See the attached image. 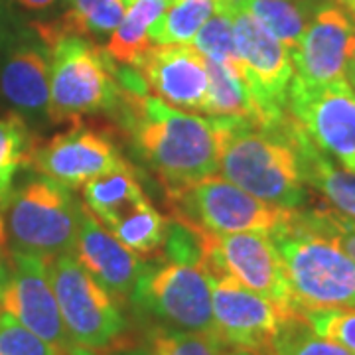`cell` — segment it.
Here are the masks:
<instances>
[{
    "label": "cell",
    "mask_w": 355,
    "mask_h": 355,
    "mask_svg": "<svg viewBox=\"0 0 355 355\" xmlns=\"http://www.w3.org/2000/svg\"><path fill=\"white\" fill-rule=\"evenodd\" d=\"M34 140L24 116L10 113L0 119V207L12 191L16 174L30 166Z\"/></svg>",
    "instance_id": "cell-27"
},
{
    "label": "cell",
    "mask_w": 355,
    "mask_h": 355,
    "mask_svg": "<svg viewBox=\"0 0 355 355\" xmlns=\"http://www.w3.org/2000/svg\"><path fill=\"white\" fill-rule=\"evenodd\" d=\"M342 6L355 18V0H347V2H343Z\"/></svg>",
    "instance_id": "cell-35"
},
{
    "label": "cell",
    "mask_w": 355,
    "mask_h": 355,
    "mask_svg": "<svg viewBox=\"0 0 355 355\" xmlns=\"http://www.w3.org/2000/svg\"><path fill=\"white\" fill-rule=\"evenodd\" d=\"M300 314L318 336L340 343L355 355V308H330Z\"/></svg>",
    "instance_id": "cell-31"
},
{
    "label": "cell",
    "mask_w": 355,
    "mask_h": 355,
    "mask_svg": "<svg viewBox=\"0 0 355 355\" xmlns=\"http://www.w3.org/2000/svg\"><path fill=\"white\" fill-rule=\"evenodd\" d=\"M51 288L76 347L114 354L127 343L128 322L119 300L81 266L73 253L46 259Z\"/></svg>",
    "instance_id": "cell-6"
},
{
    "label": "cell",
    "mask_w": 355,
    "mask_h": 355,
    "mask_svg": "<svg viewBox=\"0 0 355 355\" xmlns=\"http://www.w3.org/2000/svg\"><path fill=\"white\" fill-rule=\"evenodd\" d=\"M14 4L22 6L26 10H32V12H40V10H48L51 8L58 0H12Z\"/></svg>",
    "instance_id": "cell-34"
},
{
    "label": "cell",
    "mask_w": 355,
    "mask_h": 355,
    "mask_svg": "<svg viewBox=\"0 0 355 355\" xmlns=\"http://www.w3.org/2000/svg\"><path fill=\"white\" fill-rule=\"evenodd\" d=\"M146 87L176 109L202 111L207 91V64L188 44L153 46L137 65Z\"/></svg>",
    "instance_id": "cell-16"
},
{
    "label": "cell",
    "mask_w": 355,
    "mask_h": 355,
    "mask_svg": "<svg viewBox=\"0 0 355 355\" xmlns=\"http://www.w3.org/2000/svg\"><path fill=\"white\" fill-rule=\"evenodd\" d=\"M266 355H354L340 343L318 336L310 328L300 312L288 316L275 340L270 343Z\"/></svg>",
    "instance_id": "cell-29"
},
{
    "label": "cell",
    "mask_w": 355,
    "mask_h": 355,
    "mask_svg": "<svg viewBox=\"0 0 355 355\" xmlns=\"http://www.w3.org/2000/svg\"><path fill=\"white\" fill-rule=\"evenodd\" d=\"M164 10V0H132L103 50L114 64L137 67L144 53L153 48L150 26Z\"/></svg>",
    "instance_id": "cell-23"
},
{
    "label": "cell",
    "mask_w": 355,
    "mask_h": 355,
    "mask_svg": "<svg viewBox=\"0 0 355 355\" xmlns=\"http://www.w3.org/2000/svg\"><path fill=\"white\" fill-rule=\"evenodd\" d=\"M355 55V18L340 2L318 6L298 46L291 51L294 81L326 85L345 77Z\"/></svg>",
    "instance_id": "cell-15"
},
{
    "label": "cell",
    "mask_w": 355,
    "mask_h": 355,
    "mask_svg": "<svg viewBox=\"0 0 355 355\" xmlns=\"http://www.w3.org/2000/svg\"><path fill=\"white\" fill-rule=\"evenodd\" d=\"M207 91L202 113L211 119L247 121L257 127H270L247 83L243 64H219L207 60Z\"/></svg>",
    "instance_id": "cell-19"
},
{
    "label": "cell",
    "mask_w": 355,
    "mask_h": 355,
    "mask_svg": "<svg viewBox=\"0 0 355 355\" xmlns=\"http://www.w3.org/2000/svg\"><path fill=\"white\" fill-rule=\"evenodd\" d=\"M73 254L89 275L99 280L119 302L130 298V292L135 291V284L146 265L144 259L128 251L85 205Z\"/></svg>",
    "instance_id": "cell-17"
},
{
    "label": "cell",
    "mask_w": 355,
    "mask_h": 355,
    "mask_svg": "<svg viewBox=\"0 0 355 355\" xmlns=\"http://www.w3.org/2000/svg\"><path fill=\"white\" fill-rule=\"evenodd\" d=\"M130 292L140 312L176 330L214 334L211 279L202 265L150 259Z\"/></svg>",
    "instance_id": "cell-8"
},
{
    "label": "cell",
    "mask_w": 355,
    "mask_h": 355,
    "mask_svg": "<svg viewBox=\"0 0 355 355\" xmlns=\"http://www.w3.org/2000/svg\"><path fill=\"white\" fill-rule=\"evenodd\" d=\"M219 170L229 182L266 203L286 209L308 203L291 114L279 127L225 121Z\"/></svg>",
    "instance_id": "cell-2"
},
{
    "label": "cell",
    "mask_w": 355,
    "mask_h": 355,
    "mask_svg": "<svg viewBox=\"0 0 355 355\" xmlns=\"http://www.w3.org/2000/svg\"><path fill=\"white\" fill-rule=\"evenodd\" d=\"M119 121L144 164L166 193L216 176L221 164L225 121L180 111L156 95L121 93Z\"/></svg>",
    "instance_id": "cell-1"
},
{
    "label": "cell",
    "mask_w": 355,
    "mask_h": 355,
    "mask_svg": "<svg viewBox=\"0 0 355 355\" xmlns=\"http://www.w3.org/2000/svg\"><path fill=\"white\" fill-rule=\"evenodd\" d=\"M198 229L203 251L202 266L209 279L235 280L270 300L286 314L298 312L279 249L270 235L257 231L217 235Z\"/></svg>",
    "instance_id": "cell-9"
},
{
    "label": "cell",
    "mask_w": 355,
    "mask_h": 355,
    "mask_svg": "<svg viewBox=\"0 0 355 355\" xmlns=\"http://www.w3.org/2000/svg\"><path fill=\"white\" fill-rule=\"evenodd\" d=\"M44 46L50 55L48 119L73 123L85 114L116 113L123 89L116 64L101 46L81 36H58Z\"/></svg>",
    "instance_id": "cell-5"
},
{
    "label": "cell",
    "mask_w": 355,
    "mask_h": 355,
    "mask_svg": "<svg viewBox=\"0 0 355 355\" xmlns=\"http://www.w3.org/2000/svg\"><path fill=\"white\" fill-rule=\"evenodd\" d=\"M279 249L298 312L355 308V263L331 237L294 209L291 223L270 235Z\"/></svg>",
    "instance_id": "cell-3"
},
{
    "label": "cell",
    "mask_w": 355,
    "mask_h": 355,
    "mask_svg": "<svg viewBox=\"0 0 355 355\" xmlns=\"http://www.w3.org/2000/svg\"><path fill=\"white\" fill-rule=\"evenodd\" d=\"M127 2H128V4H130V2H132V0H127Z\"/></svg>",
    "instance_id": "cell-43"
},
{
    "label": "cell",
    "mask_w": 355,
    "mask_h": 355,
    "mask_svg": "<svg viewBox=\"0 0 355 355\" xmlns=\"http://www.w3.org/2000/svg\"><path fill=\"white\" fill-rule=\"evenodd\" d=\"M231 349L214 334L186 331L156 324L142 331L137 342L116 349V355H227Z\"/></svg>",
    "instance_id": "cell-24"
},
{
    "label": "cell",
    "mask_w": 355,
    "mask_h": 355,
    "mask_svg": "<svg viewBox=\"0 0 355 355\" xmlns=\"http://www.w3.org/2000/svg\"><path fill=\"white\" fill-rule=\"evenodd\" d=\"M0 355H65L0 310Z\"/></svg>",
    "instance_id": "cell-32"
},
{
    "label": "cell",
    "mask_w": 355,
    "mask_h": 355,
    "mask_svg": "<svg viewBox=\"0 0 355 355\" xmlns=\"http://www.w3.org/2000/svg\"><path fill=\"white\" fill-rule=\"evenodd\" d=\"M164 2H172V0H164Z\"/></svg>",
    "instance_id": "cell-42"
},
{
    "label": "cell",
    "mask_w": 355,
    "mask_h": 355,
    "mask_svg": "<svg viewBox=\"0 0 355 355\" xmlns=\"http://www.w3.org/2000/svg\"><path fill=\"white\" fill-rule=\"evenodd\" d=\"M166 229L168 219L148 200H144L135 209H130L127 216L113 223L109 231L128 251L139 254L144 261H150L160 254Z\"/></svg>",
    "instance_id": "cell-25"
},
{
    "label": "cell",
    "mask_w": 355,
    "mask_h": 355,
    "mask_svg": "<svg viewBox=\"0 0 355 355\" xmlns=\"http://www.w3.org/2000/svg\"><path fill=\"white\" fill-rule=\"evenodd\" d=\"M166 196L174 219L217 235L247 231L272 235L288 225L294 216V209L263 202L221 176L205 178Z\"/></svg>",
    "instance_id": "cell-7"
},
{
    "label": "cell",
    "mask_w": 355,
    "mask_h": 355,
    "mask_svg": "<svg viewBox=\"0 0 355 355\" xmlns=\"http://www.w3.org/2000/svg\"><path fill=\"white\" fill-rule=\"evenodd\" d=\"M0 310L65 355L76 349L65 330L44 257L16 251L6 254L0 279Z\"/></svg>",
    "instance_id": "cell-12"
},
{
    "label": "cell",
    "mask_w": 355,
    "mask_h": 355,
    "mask_svg": "<svg viewBox=\"0 0 355 355\" xmlns=\"http://www.w3.org/2000/svg\"><path fill=\"white\" fill-rule=\"evenodd\" d=\"M227 2L247 83L268 125L279 127L288 119V89L294 79L291 51L239 0Z\"/></svg>",
    "instance_id": "cell-10"
},
{
    "label": "cell",
    "mask_w": 355,
    "mask_h": 355,
    "mask_svg": "<svg viewBox=\"0 0 355 355\" xmlns=\"http://www.w3.org/2000/svg\"><path fill=\"white\" fill-rule=\"evenodd\" d=\"M216 10L217 0H172L150 26V40L158 46L190 44Z\"/></svg>",
    "instance_id": "cell-26"
},
{
    "label": "cell",
    "mask_w": 355,
    "mask_h": 355,
    "mask_svg": "<svg viewBox=\"0 0 355 355\" xmlns=\"http://www.w3.org/2000/svg\"><path fill=\"white\" fill-rule=\"evenodd\" d=\"M347 69H354L355 71V55L349 60V64H347Z\"/></svg>",
    "instance_id": "cell-40"
},
{
    "label": "cell",
    "mask_w": 355,
    "mask_h": 355,
    "mask_svg": "<svg viewBox=\"0 0 355 355\" xmlns=\"http://www.w3.org/2000/svg\"><path fill=\"white\" fill-rule=\"evenodd\" d=\"M83 205L109 229L139 203L148 200L142 191L135 168H125L109 176L87 182L81 188Z\"/></svg>",
    "instance_id": "cell-22"
},
{
    "label": "cell",
    "mask_w": 355,
    "mask_h": 355,
    "mask_svg": "<svg viewBox=\"0 0 355 355\" xmlns=\"http://www.w3.org/2000/svg\"><path fill=\"white\" fill-rule=\"evenodd\" d=\"M266 30L292 51L304 34L308 14L304 4L294 0H239Z\"/></svg>",
    "instance_id": "cell-28"
},
{
    "label": "cell",
    "mask_w": 355,
    "mask_h": 355,
    "mask_svg": "<svg viewBox=\"0 0 355 355\" xmlns=\"http://www.w3.org/2000/svg\"><path fill=\"white\" fill-rule=\"evenodd\" d=\"M214 336L229 349L266 355L286 314L231 279H211Z\"/></svg>",
    "instance_id": "cell-14"
},
{
    "label": "cell",
    "mask_w": 355,
    "mask_h": 355,
    "mask_svg": "<svg viewBox=\"0 0 355 355\" xmlns=\"http://www.w3.org/2000/svg\"><path fill=\"white\" fill-rule=\"evenodd\" d=\"M0 93L20 116H48L50 55L38 44H14L0 64Z\"/></svg>",
    "instance_id": "cell-18"
},
{
    "label": "cell",
    "mask_w": 355,
    "mask_h": 355,
    "mask_svg": "<svg viewBox=\"0 0 355 355\" xmlns=\"http://www.w3.org/2000/svg\"><path fill=\"white\" fill-rule=\"evenodd\" d=\"M336 2H340V4H343V2H347V0H336Z\"/></svg>",
    "instance_id": "cell-41"
},
{
    "label": "cell",
    "mask_w": 355,
    "mask_h": 355,
    "mask_svg": "<svg viewBox=\"0 0 355 355\" xmlns=\"http://www.w3.org/2000/svg\"><path fill=\"white\" fill-rule=\"evenodd\" d=\"M81 211L69 188L42 174L28 178L0 207V249L44 259L73 253Z\"/></svg>",
    "instance_id": "cell-4"
},
{
    "label": "cell",
    "mask_w": 355,
    "mask_h": 355,
    "mask_svg": "<svg viewBox=\"0 0 355 355\" xmlns=\"http://www.w3.org/2000/svg\"><path fill=\"white\" fill-rule=\"evenodd\" d=\"M286 109L320 153L355 174V91L347 77L326 85L292 79Z\"/></svg>",
    "instance_id": "cell-11"
},
{
    "label": "cell",
    "mask_w": 355,
    "mask_h": 355,
    "mask_svg": "<svg viewBox=\"0 0 355 355\" xmlns=\"http://www.w3.org/2000/svg\"><path fill=\"white\" fill-rule=\"evenodd\" d=\"M191 46L202 53L203 58L219 64H239V53L235 46V30L233 16L229 10L227 0H217V10L211 18L200 28Z\"/></svg>",
    "instance_id": "cell-30"
},
{
    "label": "cell",
    "mask_w": 355,
    "mask_h": 355,
    "mask_svg": "<svg viewBox=\"0 0 355 355\" xmlns=\"http://www.w3.org/2000/svg\"><path fill=\"white\" fill-rule=\"evenodd\" d=\"M130 166L107 132L83 125L81 119L50 140H34L30 154V168L69 190Z\"/></svg>",
    "instance_id": "cell-13"
},
{
    "label": "cell",
    "mask_w": 355,
    "mask_h": 355,
    "mask_svg": "<svg viewBox=\"0 0 355 355\" xmlns=\"http://www.w3.org/2000/svg\"><path fill=\"white\" fill-rule=\"evenodd\" d=\"M227 355H257L253 352H245V349H231Z\"/></svg>",
    "instance_id": "cell-38"
},
{
    "label": "cell",
    "mask_w": 355,
    "mask_h": 355,
    "mask_svg": "<svg viewBox=\"0 0 355 355\" xmlns=\"http://www.w3.org/2000/svg\"><path fill=\"white\" fill-rule=\"evenodd\" d=\"M69 355H97V354H91V352H87V349H81V347H76L73 352Z\"/></svg>",
    "instance_id": "cell-39"
},
{
    "label": "cell",
    "mask_w": 355,
    "mask_h": 355,
    "mask_svg": "<svg viewBox=\"0 0 355 355\" xmlns=\"http://www.w3.org/2000/svg\"><path fill=\"white\" fill-rule=\"evenodd\" d=\"M4 263H6V253L0 249V279H2V272H4Z\"/></svg>",
    "instance_id": "cell-37"
},
{
    "label": "cell",
    "mask_w": 355,
    "mask_h": 355,
    "mask_svg": "<svg viewBox=\"0 0 355 355\" xmlns=\"http://www.w3.org/2000/svg\"><path fill=\"white\" fill-rule=\"evenodd\" d=\"M16 44V24L6 4L0 0V51L12 48Z\"/></svg>",
    "instance_id": "cell-33"
},
{
    "label": "cell",
    "mask_w": 355,
    "mask_h": 355,
    "mask_svg": "<svg viewBox=\"0 0 355 355\" xmlns=\"http://www.w3.org/2000/svg\"><path fill=\"white\" fill-rule=\"evenodd\" d=\"M65 12L53 22L34 24L40 40L48 44L58 36H81L91 40L113 32L125 18L127 0H65Z\"/></svg>",
    "instance_id": "cell-21"
},
{
    "label": "cell",
    "mask_w": 355,
    "mask_h": 355,
    "mask_svg": "<svg viewBox=\"0 0 355 355\" xmlns=\"http://www.w3.org/2000/svg\"><path fill=\"white\" fill-rule=\"evenodd\" d=\"M292 130H294V140H296L306 184H310L314 190L320 191L331 203V209L355 221V174L331 164L330 158L320 153L310 142L304 130L294 119H292Z\"/></svg>",
    "instance_id": "cell-20"
},
{
    "label": "cell",
    "mask_w": 355,
    "mask_h": 355,
    "mask_svg": "<svg viewBox=\"0 0 355 355\" xmlns=\"http://www.w3.org/2000/svg\"><path fill=\"white\" fill-rule=\"evenodd\" d=\"M345 77H347L349 85H352V87H354V91H355V71H354V69H347V71H345Z\"/></svg>",
    "instance_id": "cell-36"
}]
</instances>
